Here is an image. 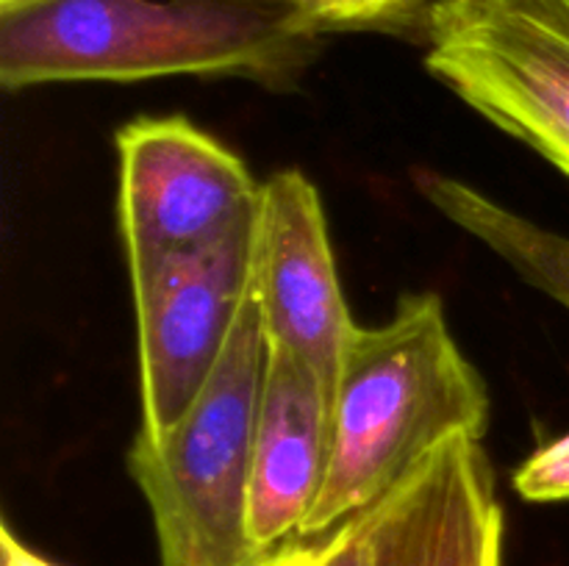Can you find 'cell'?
<instances>
[{
	"instance_id": "8",
	"label": "cell",
	"mask_w": 569,
	"mask_h": 566,
	"mask_svg": "<svg viewBox=\"0 0 569 566\" xmlns=\"http://www.w3.org/2000/svg\"><path fill=\"white\" fill-rule=\"evenodd\" d=\"M367 566H500L503 508L481 438L456 433L365 511Z\"/></svg>"
},
{
	"instance_id": "10",
	"label": "cell",
	"mask_w": 569,
	"mask_h": 566,
	"mask_svg": "<svg viewBox=\"0 0 569 566\" xmlns=\"http://www.w3.org/2000/svg\"><path fill=\"white\" fill-rule=\"evenodd\" d=\"M415 183L439 214L495 250L533 289L569 309V236L517 214L461 178L417 170Z\"/></svg>"
},
{
	"instance_id": "15",
	"label": "cell",
	"mask_w": 569,
	"mask_h": 566,
	"mask_svg": "<svg viewBox=\"0 0 569 566\" xmlns=\"http://www.w3.org/2000/svg\"><path fill=\"white\" fill-rule=\"evenodd\" d=\"M259 3H283V6H295V0H259Z\"/></svg>"
},
{
	"instance_id": "11",
	"label": "cell",
	"mask_w": 569,
	"mask_h": 566,
	"mask_svg": "<svg viewBox=\"0 0 569 566\" xmlns=\"http://www.w3.org/2000/svg\"><path fill=\"white\" fill-rule=\"evenodd\" d=\"M437 0H295V11L315 33L365 31L409 20Z\"/></svg>"
},
{
	"instance_id": "12",
	"label": "cell",
	"mask_w": 569,
	"mask_h": 566,
	"mask_svg": "<svg viewBox=\"0 0 569 566\" xmlns=\"http://www.w3.org/2000/svg\"><path fill=\"white\" fill-rule=\"evenodd\" d=\"M256 566H367L365 516H353L317 542L295 538Z\"/></svg>"
},
{
	"instance_id": "2",
	"label": "cell",
	"mask_w": 569,
	"mask_h": 566,
	"mask_svg": "<svg viewBox=\"0 0 569 566\" xmlns=\"http://www.w3.org/2000/svg\"><path fill=\"white\" fill-rule=\"evenodd\" d=\"M489 408L433 292L406 294L383 325H356L333 392L326 486L298 538L317 542L365 514L445 438L487 436Z\"/></svg>"
},
{
	"instance_id": "14",
	"label": "cell",
	"mask_w": 569,
	"mask_h": 566,
	"mask_svg": "<svg viewBox=\"0 0 569 566\" xmlns=\"http://www.w3.org/2000/svg\"><path fill=\"white\" fill-rule=\"evenodd\" d=\"M0 555H3V566H59L44 555L33 553L28 544H22L6 522L0 525Z\"/></svg>"
},
{
	"instance_id": "16",
	"label": "cell",
	"mask_w": 569,
	"mask_h": 566,
	"mask_svg": "<svg viewBox=\"0 0 569 566\" xmlns=\"http://www.w3.org/2000/svg\"><path fill=\"white\" fill-rule=\"evenodd\" d=\"M14 3H22V0H0V9H3V6H14Z\"/></svg>"
},
{
	"instance_id": "7",
	"label": "cell",
	"mask_w": 569,
	"mask_h": 566,
	"mask_svg": "<svg viewBox=\"0 0 569 566\" xmlns=\"http://www.w3.org/2000/svg\"><path fill=\"white\" fill-rule=\"evenodd\" d=\"M253 292L267 342L300 355L333 400L356 322L339 283L320 192L300 170H281L261 183Z\"/></svg>"
},
{
	"instance_id": "1",
	"label": "cell",
	"mask_w": 569,
	"mask_h": 566,
	"mask_svg": "<svg viewBox=\"0 0 569 566\" xmlns=\"http://www.w3.org/2000/svg\"><path fill=\"white\" fill-rule=\"evenodd\" d=\"M320 33L259 0H22L0 9V83H133L170 75L289 81Z\"/></svg>"
},
{
	"instance_id": "4",
	"label": "cell",
	"mask_w": 569,
	"mask_h": 566,
	"mask_svg": "<svg viewBox=\"0 0 569 566\" xmlns=\"http://www.w3.org/2000/svg\"><path fill=\"white\" fill-rule=\"evenodd\" d=\"M426 67L569 178V0H437Z\"/></svg>"
},
{
	"instance_id": "9",
	"label": "cell",
	"mask_w": 569,
	"mask_h": 566,
	"mask_svg": "<svg viewBox=\"0 0 569 566\" xmlns=\"http://www.w3.org/2000/svg\"><path fill=\"white\" fill-rule=\"evenodd\" d=\"M270 344V342H267ZM333 400L292 350L270 344L250 469L248 533L261 555L300 536L326 486Z\"/></svg>"
},
{
	"instance_id": "5",
	"label": "cell",
	"mask_w": 569,
	"mask_h": 566,
	"mask_svg": "<svg viewBox=\"0 0 569 566\" xmlns=\"http://www.w3.org/2000/svg\"><path fill=\"white\" fill-rule=\"evenodd\" d=\"M256 220L131 277L144 436L178 425L220 364L253 281Z\"/></svg>"
},
{
	"instance_id": "13",
	"label": "cell",
	"mask_w": 569,
	"mask_h": 566,
	"mask_svg": "<svg viewBox=\"0 0 569 566\" xmlns=\"http://www.w3.org/2000/svg\"><path fill=\"white\" fill-rule=\"evenodd\" d=\"M515 488L528 503L569 499V433L528 455L515 472Z\"/></svg>"
},
{
	"instance_id": "3",
	"label": "cell",
	"mask_w": 569,
	"mask_h": 566,
	"mask_svg": "<svg viewBox=\"0 0 569 566\" xmlns=\"http://www.w3.org/2000/svg\"><path fill=\"white\" fill-rule=\"evenodd\" d=\"M253 281L220 364L172 431H137L128 472L148 503L161 566H256L248 533L250 469L267 366Z\"/></svg>"
},
{
	"instance_id": "6",
	"label": "cell",
	"mask_w": 569,
	"mask_h": 566,
	"mask_svg": "<svg viewBox=\"0 0 569 566\" xmlns=\"http://www.w3.org/2000/svg\"><path fill=\"white\" fill-rule=\"evenodd\" d=\"M128 275L217 242L259 214L261 183L187 117H142L117 133Z\"/></svg>"
}]
</instances>
